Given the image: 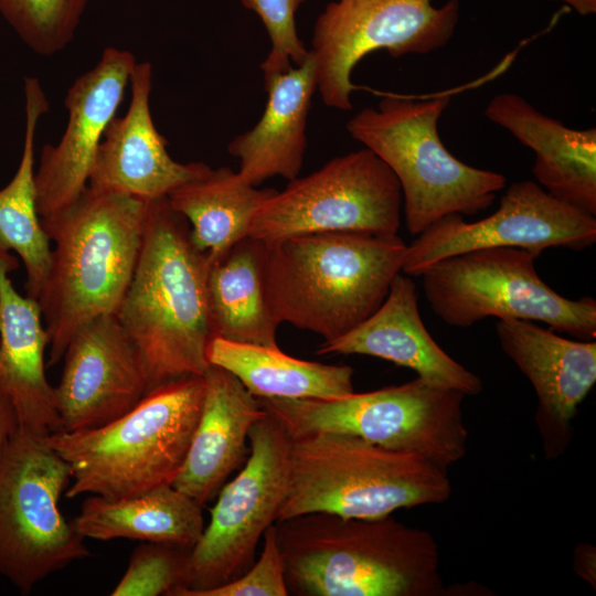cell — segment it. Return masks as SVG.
<instances>
[{
  "instance_id": "30",
  "label": "cell",
  "mask_w": 596,
  "mask_h": 596,
  "mask_svg": "<svg viewBox=\"0 0 596 596\" xmlns=\"http://www.w3.org/2000/svg\"><path fill=\"white\" fill-rule=\"evenodd\" d=\"M191 550L171 543L140 544L130 555L111 596H170L184 582Z\"/></svg>"
},
{
  "instance_id": "19",
  "label": "cell",
  "mask_w": 596,
  "mask_h": 596,
  "mask_svg": "<svg viewBox=\"0 0 596 596\" xmlns=\"http://www.w3.org/2000/svg\"><path fill=\"white\" fill-rule=\"evenodd\" d=\"M363 354L417 373V377L466 396H476L481 379L447 354L422 321L418 292L408 275L400 273L382 305L348 333L323 341L317 354Z\"/></svg>"
},
{
  "instance_id": "14",
  "label": "cell",
  "mask_w": 596,
  "mask_h": 596,
  "mask_svg": "<svg viewBox=\"0 0 596 596\" xmlns=\"http://www.w3.org/2000/svg\"><path fill=\"white\" fill-rule=\"evenodd\" d=\"M595 242V215L554 198L534 181H517L491 215L467 222L461 214H448L415 236L402 273L418 277L436 262L482 248L514 247L538 258L550 247L582 251Z\"/></svg>"
},
{
  "instance_id": "6",
  "label": "cell",
  "mask_w": 596,
  "mask_h": 596,
  "mask_svg": "<svg viewBox=\"0 0 596 596\" xmlns=\"http://www.w3.org/2000/svg\"><path fill=\"white\" fill-rule=\"evenodd\" d=\"M444 470L425 458L348 434L290 436L289 477L277 521L326 512L375 519L446 502Z\"/></svg>"
},
{
  "instance_id": "12",
  "label": "cell",
  "mask_w": 596,
  "mask_h": 596,
  "mask_svg": "<svg viewBox=\"0 0 596 596\" xmlns=\"http://www.w3.org/2000/svg\"><path fill=\"white\" fill-rule=\"evenodd\" d=\"M403 198L391 169L362 148L289 180L255 211L248 236L266 244L329 232L396 235Z\"/></svg>"
},
{
  "instance_id": "34",
  "label": "cell",
  "mask_w": 596,
  "mask_h": 596,
  "mask_svg": "<svg viewBox=\"0 0 596 596\" xmlns=\"http://www.w3.org/2000/svg\"><path fill=\"white\" fill-rule=\"evenodd\" d=\"M18 418L9 400L0 393V448L18 429Z\"/></svg>"
},
{
  "instance_id": "7",
  "label": "cell",
  "mask_w": 596,
  "mask_h": 596,
  "mask_svg": "<svg viewBox=\"0 0 596 596\" xmlns=\"http://www.w3.org/2000/svg\"><path fill=\"white\" fill-rule=\"evenodd\" d=\"M449 103L448 94L422 99L386 95L347 123L350 136L396 177L413 236L448 214L487 210L505 188L503 174L460 161L443 143L437 124Z\"/></svg>"
},
{
  "instance_id": "22",
  "label": "cell",
  "mask_w": 596,
  "mask_h": 596,
  "mask_svg": "<svg viewBox=\"0 0 596 596\" xmlns=\"http://www.w3.org/2000/svg\"><path fill=\"white\" fill-rule=\"evenodd\" d=\"M530 148L536 183L554 198L596 215V129H573L513 93L496 95L485 111Z\"/></svg>"
},
{
  "instance_id": "24",
  "label": "cell",
  "mask_w": 596,
  "mask_h": 596,
  "mask_svg": "<svg viewBox=\"0 0 596 596\" xmlns=\"http://www.w3.org/2000/svg\"><path fill=\"white\" fill-rule=\"evenodd\" d=\"M71 522L84 539H128L191 549L204 529L202 505L172 485L117 499L89 494Z\"/></svg>"
},
{
  "instance_id": "15",
  "label": "cell",
  "mask_w": 596,
  "mask_h": 596,
  "mask_svg": "<svg viewBox=\"0 0 596 596\" xmlns=\"http://www.w3.org/2000/svg\"><path fill=\"white\" fill-rule=\"evenodd\" d=\"M54 386L61 430L105 425L132 408L148 392L137 348L114 313L81 324L65 349Z\"/></svg>"
},
{
  "instance_id": "25",
  "label": "cell",
  "mask_w": 596,
  "mask_h": 596,
  "mask_svg": "<svg viewBox=\"0 0 596 596\" xmlns=\"http://www.w3.org/2000/svg\"><path fill=\"white\" fill-rule=\"evenodd\" d=\"M206 356L210 364L231 372L257 398H334L354 392L351 366L297 359L278 347L214 337Z\"/></svg>"
},
{
  "instance_id": "21",
  "label": "cell",
  "mask_w": 596,
  "mask_h": 596,
  "mask_svg": "<svg viewBox=\"0 0 596 596\" xmlns=\"http://www.w3.org/2000/svg\"><path fill=\"white\" fill-rule=\"evenodd\" d=\"M203 376L200 418L182 470L172 483L202 507L247 459L249 430L266 415L258 400L227 370L210 364Z\"/></svg>"
},
{
  "instance_id": "11",
  "label": "cell",
  "mask_w": 596,
  "mask_h": 596,
  "mask_svg": "<svg viewBox=\"0 0 596 596\" xmlns=\"http://www.w3.org/2000/svg\"><path fill=\"white\" fill-rule=\"evenodd\" d=\"M248 444L243 468L219 491L210 522L191 550L182 586L170 596H196L242 575L277 521L288 486L290 436L266 412L252 426Z\"/></svg>"
},
{
  "instance_id": "29",
  "label": "cell",
  "mask_w": 596,
  "mask_h": 596,
  "mask_svg": "<svg viewBox=\"0 0 596 596\" xmlns=\"http://www.w3.org/2000/svg\"><path fill=\"white\" fill-rule=\"evenodd\" d=\"M89 0H0V15L35 53L54 55L74 39Z\"/></svg>"
},
{
  "instance_id": "13",
  "label": "cell",
  "mask_w": 596,
  "mask_h": 596,
  "mask_svg": "<svg viewBox=\"0 0 596 596\" xmlns=\"http://www.w3.org/2000/svg\"><path fill=\"white\" fill-rule=\"evenodd\" d=\"M458 0H334L318 15L309 49L322 103L352 109L351 74L369 53L427 54L446 45L459 22Z\"/></svg>"
},
{
  "instance_id": "16",
  "label": "cell",
  "mask_w": 596,
  "mask_h": 596,
  "mask_svg": "<svg viewBox=\"0 0 596 596\" xmlns=\"http://www.w3.org/2000/svg\"><path fill=\"white\" fill-rule=\"evenodd\" d=\"M136 63L131 52L106 47L98 63L70 86L64 134L56 145H44L34 173L40 217L67 207L86 189L104 132L124 99Z\"/></svg>"
},
{
  "instance_id": "1",
  "label": "cell",
  "mask_w": 596,
  "mask_h": 596,
  "mask_svg": "<svg viewBox=\"0 0 596 596\" xmlns=\"http://www.w3.org/2000/svg\"><path fill=\"white\" fill-rule=\"evenodd\" d=\"M288 595L440 596L438 545L391 515L313 512L275 522Z\"/></svg>"
},
{
  "instance_id": "23",
  "label": "cell",
  "mask_w": 596,
  "mask_h": 596,
  "mask_svg": "<svg viewBox=\"0 0 596 596\" xmlns=\"http://www.w3.org/2000/svg\"><path fill=\"white\" fill-rule=\"evenodd\" d=\"M264 88L267 103L260 119L227 145L228 153L240 160L238 174L254 187L276 175L292 180L302 168L308 114L317 91L311 55L264 82Z\"/></svg>"
},
{
  "instance_id": "2",
  "label": "cell",
  "mask_w": 596,
  "mask_h": 596,
  "mask_svg": "<svg viewBox=\"0 0 596 596\" xmlns=\"http://www.w3.org/2000/svg\"><path fill=\"white\" fill-rule=\"evenodd\" d=\"M210 266L167 196L148 201L139 258L116 312L137 348L148 392L182 376L204 375L210 366Z\"/></svg>"
},
{
  "instance_id": "33",
  "label": "cell",
  "mask_w": 596,
  "mask_h": 596,
  "mask_svg": "<svg viewBox=\"0 0 596 596\" xmlns=\"http://www.w3.org/2000/svg\"><path fill=\"white\" fill-rule=\"evenodd\" d=\"M573 570L577 576L595 589L596 586V547L589 543H579L573 552Z\"/></svg>"
},
{
  "instance_id": "17",
  "label": "cell",
  "mask_w": 596,
  "mask_h": 596,
  "mask_svg": "<svg viewBox=\"0 0 596 596\" xmlns=\"http://www.w3.org/2000/svg\"><path fill=\"white\" fill-rule=\"evenodd\" d=\"M496 332L502 351L534 389L544 456L557 459L572 440L578 406L596 383V342L567 339L519 319L499 320Z\"/></svg>"
},
{
  "instance_id": "5",
  "label": "cell",
  "mask_w": 596,
  "mask_h": 596,
  "mask_svg": "<svg viewBox=\"0 0 596 596\" xmlns=\"http://www.w3.org/2000/svg\"><path fill=\"white\" fill-rule=\"evenodd\" d=\"M204 393L203 375L182 376L147 392L105 425L46 436L71 467L66 497L117 499L172 485L185 461Z\"/></svg>"
},
{
  "instance_id": "28",
  "label": "cell",
  "mask_w": 596,
  "mask_h": 596,
  "mask_svg": "<svg viewBox=\"0 0 596 596\" xmlns=\"http://www.w3.org/2000/svg\"><path fill=\"white\" fill-rule=\"evenodd\" d=\"M266 244L249 236L211 263L207 301L213 338L278 347L264 290Z\"/></svg>"
},
{
  "instance_id": "27",
  "label": "cell",
  "mask_w": 596,
  "mask_h": 596,
  "mask_svg": "<svg viewBox=\"0 0 596 596\" xmlns=\"http://www.w3.org/2000/svg\"><path fill=\"white\" fill-rule=\"evenodd\" d=\"M25 126L21 159L10 182L0 189V248L14 252L25 272L26 296L38 300L49 275L52 248L36 207L34 162L35 132L49 110L44 91L35 77L24 78Z\"/></svg>"
},
{
  "instance_id": "8",
  "label": "cell",
  "mask_w": 596,
  "mask_h": 596,
  "mask_svg": "<svg viewBox=\"0 0 596 596\" xmlns=\"http://www.w3.org/2000/svg\"><path fill=\"white\" fill-rule=\"evenodd\" d=\"M459 391L416 377L401 385L334 398H257L289 436L348 434L384 448L416 454L447 468L467 453Z\"/></svg>"
},
{
  "instance_id": "3",
  "label": "cell",
  "mask_w": 596,
  "mask_h": 596,
  "mask_svg": "<svg viewBox=\"0 0 596 596\" xmlns=\"http://www.w3.org/2000/svg\"><path fill=\"white\" fill-rule=\"evenodd\" d=\"M406 249L397 234L329 232L268 243L263 277L270 315L277 324L334 340L382 305Z\"/></svg>"
},
{
  "instance_id": "31",
  "label": "cell",
  "mask_w": 596,
  "mask_h": 596,
  "mask_svg": "<svg viewBox=\"0 0 596 596\" xmlns=\"http://www.w3.org/2000/svg\"><path fill=\"white\" fill-rule=\"evenodd\" d=\"M308 0H241L242 6L255 12L264 24L270 49L260 64L264 82L283 74L294 65L304 64L309 49L298 35L296 13Z\"/></svg>"
},
{
  "instance_id": "20",
  "label": "cell",
  "mask_w": 596,
  "mask_h": 596,
  "mask_svg": "<svg viewBox=\"0 0 596 596\" xmlns=\"http://www.w3.org/2000/svg\"><path fill=\"white\" fill-rule=\"evenodd\" d=\"M18 258L0 248V393L19 428L49 436L61 430L54 386L45 374L49 337L38 300L21 296L9 277Z\"/></svg>"
},
{
  "instance_id": "18",
  "label": "cell",
  "mask_w": 596,
  "mask_h": 596,
  "mask_svg": "<svg viewBox=\"0 0 596 596\" xmlns=\"http://www.w3.org/2000/svg\"><path fill=\"white\" fill-rule=\"evenodd\" d=\"M129 84V107L124 116H115L108 124L87 187L151 201L167 196L210 167L204 162L181 163L169 155L167 140L157 130L150 111L151 63H136Z\"/></svg>"
},
{
  "instance_id": "10",
  "label": "cell",
  "mask_w": 596,
  "mask_h": 596,
  "mask_svg": "<svg viewBox=\"0 0 596 596\" xmlns=\"http://www.w3.org/2000/svg\"><path fill=\"white\" fill-rule=\"evenodd\" d=\"M45 437L18 427L0 448V575L21 592L89 555L60 509L71 467Z\"/></svg>"
},
{
  "instance_id": "32",
  "label": "cell",
  "mask_w": 596,
  "mask_h": 596,
  "mask_svg": "<svg viewBox=\"0 0 596 596\" xmlns=\"http://www.w3.org/2000/svg\"><path fill=\"white\" fill-rule=\"evenodd\" d=\"M284 565L275 523L263 536V550L254 563L231 582L203 590L196 596H287Z\"/></svg>"
},
{
  "instance_id": "9",
  "label": "cell",
  "mask_w": 596,
  "mask_h": 596,
  "mask_svg": "<svg viewBox=\"0 0 596 596\" xmlns=\"http://www.w3.org/2000/svg\"><path fill=\"white\" fill-rule=\"evenodd\" d=\"M535 259L520 248H482L436 262L418 277L430 310L450 327H472L489 317L519 319L594 341L596 300L557 294L536 273Z\"/></svg>"
},
{
  "instance_id": "4",
  "label": "cell",
  "mask_w": 596,
  "mask_h": 596,
  "mask_svg": "<svg viewBox=\"0 0 596 596\" xmlns=\"http://www.w3.org/2000/svg\"><path fill=\"white\" fill-rule=\"evenodd\" d=\"M148 201L97 192L41 223L54 243L38 299L49 337V364L58 363L74 331L102 315H116L139 258Z\"/></svg>"
},
{
  "instance_id": "26",
  "label": "cell",
  "mask_w": 596,
  "mask_h": 596,
  "mask_svg": "<svg viewBox=\"0 0 596 596\" xmlns=\"http://www.w3.org/2000/svg\"><path fill=\"white\" fill-rule=\"evenodd\" d=\"M275 192L245 182L228 167H210L169 192L167 200L188 221L195 247L214 263L248 236L255 211Z\"/></svg>"
},
{
  "instance_id": "35",
  "label": "cell",
  "mask_w": 596,
  "mask_h": 596,
  "mask_svg": "<svg viewBox=\"0 0 596 596\" xmlns=\"http://www.w3.org/2000/svg\"><path fill=\"white\" fill-rule=\"evenodd\" d=\"M555 1H561L567 4L573 10H575L576 13L583 17L596 13V0H555Z\"/></svg>"
}]
</instances>
